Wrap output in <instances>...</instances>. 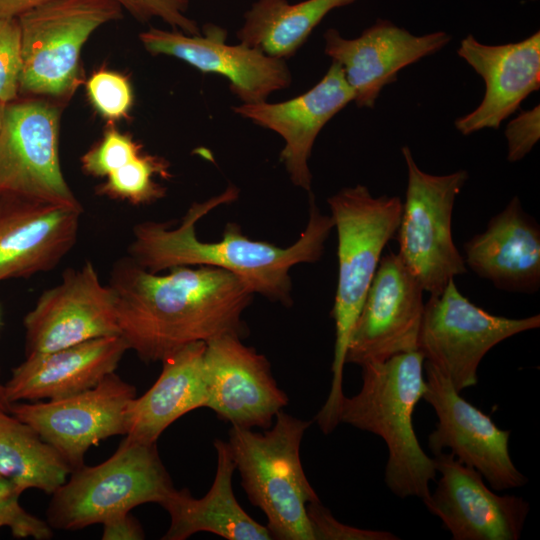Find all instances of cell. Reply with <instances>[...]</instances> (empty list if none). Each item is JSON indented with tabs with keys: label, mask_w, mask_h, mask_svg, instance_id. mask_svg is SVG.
I'll use <instances>...</instances> for the list:
<instances>
[{
	"label": "cell",
	"mask_w": 540,
	"mask_h": 540,
	"mask_svg": "<svg viewBox=\"0 0 540 540\" xmlns=\"http://www.w3.org/2000/svg\"><path fill=\"white\" fill-rule=\"evenodd\" d=\"M108 285L120 336L146 363L162 361L191 343L246 334L242 316L254 294L228 271L177 266L160 275L125 256L114 263Z\"/></svg>",
	"instance_id": "cell-1"
},
{
	"label": "cell",
	"mask_w": 540,
	"mask_h": 540,
	"mask_svg": "<svg viewBox=\"0 0 540 540\" xmlns=\"http://www.w3.org/2000/svg\"><path fill=\"white\" fill-rule=\"evenodd\" d=\"M239 190L230 185L223 193L193 203L179 224L144 221L133 228L128 256L144 269L159 273L177 266H209L234 274L253 294L290 306V270L301 263L320 260L325 242L334 228L330 215L323 214L309 198L308 222L297 241L288 247L249 238L234 222L226 224L216 242H203L196 223L216 207L238 198Z\"/></svg>",
	"instance_id": "cell-2"
},
{
	"label": "cell",
	"mask_w": 540,
	"mask_h": 540,
	"mask_svg": "<svg viewBox=\"0 0 540 540\" xmlns=\"http://www.w3.org/2000/svg\"><path fill=\"white\" fill-rule=\"evenodd\" d=\"M337 231L338 281L332 317L335 322L332 381L315 421L324 434L339 424L343 370L350 336L382 252L397 232L403 202L397 196L374 197L361 184L345 187L327 199Z\"/></svg>",
	"instance_id": "cell-3"
},
{
	"label": "cell",
	"mask_w": 540,
	"mask_h": 540,
	"mask_svg": "<svg viewBox=\"0 0 540 540\" xmlns=\"http://www.w3.org/2000/svg\"><path fill=\"white\" fill-rule=\"evenodd\" d=\"M424 357L420 351L401 353L385 361L363 364L362 386L352 397L344 395L339 423L373 433L388 449L384 482L399 498L430 497L436 479L434 458L422 449L412 416L426 390Z\"/></svg>",
	"instance_id": "cell-4"
},
{
	"label": "cell",
	"mask_w": 540,
	"mask_h": 540,
	"mask_svg": "<svg viewBox=\"0 0 540 540\" xmlns=\"http://www.w3.org/2000/svg\"><path fill=\"white\" fill-rule=\"evenodd\" d=\"M311 421L279 411L269 430L231 426L228 446L250 502L267 518L273 539L314 540L307 505L319 501L300 459Z\"/></svg>",
	"instance_id": "cell-5"
},
{
	"label": "cell",
	"mask_w": 540,
	"mask_h": 540,
	"mask_svg": "<svg viewBox=\"0 0 540 540\" xmlns=\"http://www.w3.org/2000/svg\"><path fill=\"white\" fill-rule=\"evenodd\" d=\"M175 489L156 444L126 437L106 461L70 473L52 493L47 523L52 529L80 530L142 504L162 506Z\"/></svg>",
	"instance_id": "cell-6"
},
{
	"label": "cell",
	"mask_w": 540,
	"mask_h": 540,
	"mask_svg": "<svg viewBox=\"0 0 540 540\" xmlns=\"http://www.w3.org/2000/svg\"><path fill=\"white\" fill-rule=\"evenodd\" d=\"M121 17L113 0H50L22 14L19 97L67 99L79 83L84 43Z\"/></svg>",
	"instance_id": "cell-7"
},
{
	"label": "cell",
	"mask_w": 540,
	"mask_h": 540,
	"mask_svg": "<svg viewBox=\"0 0 540 540\" xmlns=\"http://www.w3.org/2000/svg\"><path fill=\"white\" fill-rule=\"evenodd\" d=\"M401 150L407 187L396 232L398 256L423 290L437 295L451 279L467 272L463 255L453 242L452 212L469 174L466 170L429 174L420 169L408 146Z\"/></svg>",
	"instance_id": "cell-8"
},
{
	"label": "cell",
	"mask_w": 540,
	"mask_h": 540,
	"mask_svg": "<svg viewBox=\"0 0 540 540\" xmlns=\"http://www.w3.org/2000/svg\"><path fill=\"white\" fill-rule=\"evenodd\" d=\"M539 326V314L507 318L485 311L463 296L451 279L425 303L418 351L461 392L477 384L479 364L494 346Z\"/></svg>",
	"instance_id": "cell-9"
},
{
	"label": "cell",
	"mask_w": 540,
	"mask_h": 540,
	"mask_svg": "<svg viewBox=\"0 0 540 540\" xmlns=\"http://www.w3.org/2000/svg\"><path fill=\"white\" fill-rule=\"evenodd\" d=\"M20 197L83 207L64 178L59 157V109L42 98L5 104L0 129V198Z\"/></svg>",
	"instance_id": "cell-10"
},
{
	"label": "cell",
	"mask_w": 540,
	"mask_h": 540,
	"mask_svg": "<svg viewBox=\"0 0 540 540\" xmlns=\"http://www.w3.org/2000/svg\"><path fill=\"white\" fill-rule=\"evenodd\" d=\"M135 397V387L114 372L96 386L65 398L12 403L9 413L30 425L73 471L84 465L91 446L125 435L126 410Z\"/></svg>",
	"instance_id": "cell-11"
},
{
	"label": "cell",
	"mask_w": 540,
	"mask_h": 540,
	"mask_svg": "<svg viewBox=\"0 0 540 540\" xmlns=\"http://www.w3.org/2000/svg\"><path fill=\"white\" fill-rule=\"evenodd\" d=\"M426 390L422 399L437 416L428 446L436 454L444 448L463 464L477 470L494 491L522 487L528 479L509 453L510 431L500 429L477 407L465 400L452 383L424 361Z\"/></svg>",
	"instance_id": "cell-12"
},
{
	"label": "cell",
	"mask_w": 540,
	"mask_h": 540,
	"mask_svg": "<svg viewBox=\"0 0 540 540\" xmlns=\"http://www.w3.org/2000/svg\"><path fill=\"white\" fill-rule=\"evenodd\" d=\"M23 324L26 356L120 336L115 295L91 262L66 269L61 281L41 294Z\"/></svg>",
	"instance_id": "cell-13"
},
{
	"label": "cell",
	"mask_w": 540,
	"mask_h": 540,
	"mask_svg": "<svg viewBox=\"0 0 540 540\" xmlns=\"http://www.w3.org/2000/svg\"><path fill=\"white\" fill-rule=\"evenodd\" d=\"M423 288L398 254L382 256L353 327L345 362H368L418 350Z\"/></svg>",
	"instance_id": "cell-14"
},
{
	"label": "cell",
	"mask_w": 540,
	"mask_h": 540,
	"mask_svg": "<svg viewBox=\"0 0 540 540\" xmlns=\"http://www.w3.org/2000/svg\"><path fill=\"white\" fill-rule=\"evenodd\" d=\"M241 339L227 334L206 342L205 408L231 426L269 429L289 398L278 387L267 358Z\"/></svg>",
	"instance_id": "cell-15"
},
{
	"label": "cell",
	"mask_w": 540,
	"mask_h": 540,
	"mask_svg": "<svg viewBox=\"0 0 540 540\" xmlns=\"http://www.w3.org/2000/svg\"><path fill=\"white\" fill-rule=\"evenodd\" d=\"M139 39L153 55L175 57L203 73L227 78L231 92L246 104L266 101L292 82L286 60L243 43L227 44L226 31L213 24L205 25L198 35L151 27Z\"/></svg>",
	"instance_id": "cell-16"
},
{
	"label": "cell",
	"mask_w": 540,
	"mask_h": 540,
	"mask_svg": "<svg viewBox=\"0 0 540 540\" xmlns=\"http://www.w3.org/2000/svg\"><path fill=\"white\" fill-rule=\"evenodd\" d=\"M434 455L440 478L424 505L440 518L453 540L521 537L530 510L523 497L496 494L477 470L461 463L451 452Z\"/></svg>",
	"instance_id": "cell-17"
},
{
	"label": "cell",
	"mask_w": 540,
	"mask_h": 540,
	"mask_svg": "<svg viewBox=\"0 0 540 540\" xmlns=\"http://www.w3.org/2000/svg\"><path fill=\"white\" fill-rule=\"evenodd\" d=\"M324 41V52L342 68L355 104L372 109L382 89L397 80L400 70L442 50L451 35L444 31L414 35L389 20L378 19L352 39L330 28Z\"/></svg>",
	"instance_id": "cell-18"
},
{
	"label": "cell",
	"mask_w": 540,
	"mask_h": 540,
	"mask_svg": "<svg viewBox=\"0 0 540 540\" xmlns=\"http://www.w3.org/2000/svg\"><path fill=\"white\" fill-rule=\"evenodd\" d=\"M353 98L342 68L332 62L318 83L295 98L279 103H242L233 110L283 138L280 161L292 183L310 193L312 174L308 160L314 142L322 128Z\"/></svg>",
	"instance_id": "cell-19"
},
{
	"label": "cell",
	"mask_w": 540,
	"mask_h": 540,
	"mask_svg": "<svg viewBox=\"0 0 540 540\" xmlns=\"http://www.w3.org/2000/svg\"><path fill=\"white\" fill-rule=\"evenodd\" d=\"M83 210L0 198V283L55 268L77 241Z\"/></svg>",
	"instance_id": "cell-20"
},
{
	"label": "cell",
	"mask_w": 540,
	"mask_h": 540,
	"mask_svg": "<svg viewBox=\"0 0 540 540\" xmlns=\"http://www.w3.org/2000/svg\"><path fill=\"white\" fill-rule=\"evenodd\" d=\"M460 58L484 80L481 103L455 120L463 135L498 129L521 103L540 89V32L514 43L488 45L467 35L457 49Z\"/></svg>",
	"instance_id": "cell-21"
},
{
	"label": "cell",
	"mask_w": 540,
	"mask_h": 540,
	"mask_svg": "<svg viewBox=\"0 0 540 540\" xmlns=\"http://www.w3.org/2000/svg\"><path fill=\"white\" fill-rule=\"evenodd\" d=\"M127 350L118 335L28 355L4 384L6 401L55 400L88 390L115 372Z\"/></svg>",
	"instance_id": "cell-22"
},
{
	"label": "cell",
	"mask_w": 540,
	"mask_h": 540,
	"mask_svg": "<svg viewBox=\"0 0 540 540\" xmlns=\"http://www.w3.org/2000/svg\"><path fill=\"white\" fill-rule=\"evenodd\" d=\"M464 261L501 290L533 294L540 287V228L518 197L464 244Z\"/></svg>",
	"instance_id": "cell-23"
},
{
	"label": "cell",
	"mask_w": 540,
	"mask_h": 540,
	"mask_svg": "<svg viewBox=\"0 0 540 540\" xmlns=\"http://www.w3.org/2000/svg\"><path fill=\"white\" fill-rule=\"evenodd\" d=\"M205 348V342L191 343L161 361L162 371L156 382L127 407V438L156 444L164 430L178 418L205 407Z\"/></svg>",
	"instance_id": "cell-24"
},
{
	"label": "cell",
	"mask_w": 540,
	"mask_h": 540,
	"mask_svg": "<svg viewBox=\"0 0 540 540\" xmlns=\"http://www.w3.org/2000/svg\"><path fill=\"white\" fill-rule=\"evenodd\" d=\"M217 468L208 493L194 498L187 489H175L162 505L170 526L162 539L185 540L210 532L228 540H271L268 528L250 517L235 498L232 477L236 469L226 441L216 439Z\"/></svg>",
	"instance_id": "cell-25"
},
{
	"label": "cell",
	"mask_w": 540,
	"mask_h": 540,
	"mask_svg": "<svg viewBox=\"0 0 540 540\" xmlns=\"http://www.w3.org/2000/svg\"><path fill=\"white\" fill-rule=\"evenodd\" d=\"M356 0H257L244 15L237 32L240 43L286 60L305 43L313 29L332 10Z\"/></svg>",
	"instance_id": "cell-26"
},
{
	"label": "cell",
	"mask_w": 540,
	"mask_h": 540,
	"mask_svg": "<svg viewBox=\"0 0 540 540\" xmlns=\"http://www.w3.org/2000/svg\"><path fill=\"white\" fill-rule=\"evenodd\" d=\"M72 472L60 453L28 424L0 410V474L23 491L52 494Z\"/></svg>",
	"instance_id": "cell-27"
},
{
	"label": "cell",
	"mask_w": 540,
	"mask_h": 540,
	"mask_svg": "<svg viewBox=\"0 0 540 540\" xmlns=\"http://www.w3.org/2000/svg\"><path fill=\"white\" fill-rule=\"evenodd\" d=\"M169 167L166 159L142 152L107 175L96 187V193L136 206L151 204L166 194V188L157 183L155 177L170 178Z\"/></svg>",
	"instance_id": "cell-28"
},
{
	"label": "cell",
	"mask_w": 540,
	"mask_h": 540,
	"mask_svg": "<svg viewBox=\"0 0 540 540\" xmlns=\"http://www.w3.org/2000/svg\"><path fill=\"white\" fill-rule=\"evenodd\" d=\"M143 152L131 135L108 128L103 138L81 157L83 171L94 177H106Z\"/></svg>",
	"instance_id": "cell-29"
},
{
	"label": "cell",
	"mask_w": 540,
	"mask_h": 540,
	"mask_svg": "<svg viewBox=\"0 0 540 540\" xmlns=\"http://www.w3.org/2000/svg\"><path fill=\"white\" fill-rule=\"evenodd\" d=\"M86 90L93 107L106 119L123 118L132 107L131 84L127 77L120 73L98 70L88 79Z\"/></svg>",
	"instance_id": "cell-30"
},
{
	"label": "cell",
	"mask_w": 540,
	"mask_h": 540,
	"mask_svg": "<svg viewBox=\"0 0 540 540\" xmlns=\"http://www.w3.org/2000/svg\"><path fill=\"white\" fill-rule=\"evenodd\" d=\"M22 492L15 483L0 474V528H9L16 538H52L53 529L47 521L30 514L20 505Z\"/></svg>",
	"instance_id": "cell-31"
},
{
	"label": "cell",
	"mask_w": 540,
	"mask_h": 540,
	"mask_svg": "<svg viewBox=\"0 0 540 540\" xmlns=\"http://www.w3.org/2000/svg\"><path fill=\"white\" fill-rule=\"evenodd\" d=\"M21 33L18 18H0V102L19 97Z\"/></svg>",
	"instance_id": "cell-32"
},
{
	"label": "cell",
	"mask_w": 540,
	"mask_h": 540,
	"mask_svg": "<svg viewBox=\"0 0 540 540\" xmlns=\"http://www.w3.org/2000/svg\"><path fill=\"white\" fill-rule=\"evenodd\" d=\"M134 18L146 22L159 18L174 30L188 35H198L197 23L186 15L189 0H113Z\"/></svg>",
	"instance_id": "cell-33"
},
{
	"label": "cell",
	"mask_w": 540,
	"mask_h": 540,
	"mask_svg": "<svg viewBox=\"0 0 540 540\" xmlns=\"http://www.w3.org/2000/svg\"><path fill=\"white\" fill-rule=\"evenodd\" d=\"M314 540H398L389 531L362 529L338 521L321 501L307 505Z\"/></svg>",
	"instance_id": "cell-34"
},
{
	"label": "cell",
	"mask_w": 540,
	"mask_h": 540,
	"mask_svg": "<svg viewBox=\"0 0 540 540\" xmlns=\"http://www.w3.org/2000/svg\"><path fill=\"white\" fill-rule=\"evenodd\" d=\"M507 159L509 162L522 160L531 152L540 138V107L522 111L511 120L505 129Z\"/></svg>",
	"instance_id": "cell-35"
},
{
	"label": "cell",
	"mask_w": 540,
	"mask_h": 540,
	"mask_svg": "<svg viewBox=\"0 0 540 540\" xmlns=\"http://www.w3.org/2000/svg\"><path fill=\"white\" fill-rule=\"evenodd\" d=\"M103 540H141L145 538L140 523L130 512L113 516L103 523Z\"/></svg>",
	"instance_id": "cell-36"
},
{
	"label": "cell",
	"mask_w": 540,
	"mask_h": 540,
	"mask_svg": "<svg viewBox=\"0 0 540 540\" xmlns=\"http://www.w3.org/2000/svg\"><path fill=\"white\" fill-rule=\"evenodd\" d=\"M50 0H0V18H19L27 11Z\"/></svg>",
	"instance_id": "cell-37"
},
{
	"label": "cell",
	"mask_w": 540,
	"mask_h": 540,
	"mask_svg": "<svg viewBox=\"0 0 540 540\" xmlns=\"http://www.w3.org/2000/svg\"><path fill=\"white\" fill-rule=\"evenodd\" d=\"M9 406L5 398L4 385L0 382V410L9 412Z\"/></svg>",
	"instance_id": "cell-38"
},
{
	"label": "cell",
	"mask_w": 540,
	"mask_h": 540,
	"mask_svg": "<svg viewBox=\"0 0 540 540\" xmlns=\"http://www.w3.org/2000/svg\"><path fill=\"white\" fill-rule=\"evenodd\" d=\"M4 107H5V104H3L2 102H0V129H1V126H2V120H3V114H4Z\"/></svg>",
	"instance_id": "cell-39"
}]
</instances>
